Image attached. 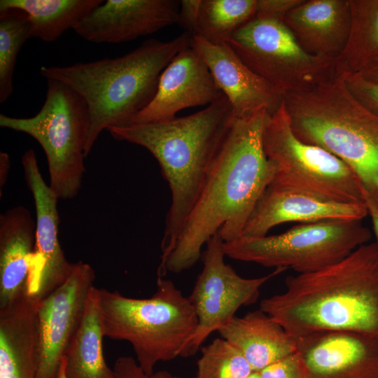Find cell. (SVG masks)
Instances as JSON below:
<instances>
[{
    "mask_svg": "<svg viewBox=\"0 0 378 378\" xmlns=\"http://www.w3.org/2000/svg\"><path fill=\"white\" fill-rule=\"evenodd\" d=\"M223 96L206 64L190 43L165 67L153 99L128 125L168 120L184 108L209 106Z\"/></svg>",
    "mask_w": 378,
    "mask_h": 378,
    "instance_id": "15",
    "label": "cell"
},
{
    "mask_svg": "<svg viewBox=\"0 0 378 378\" xmlns=\"http://www.w3.org/2000/svg\"><path fill=\"white\" fill-rule=\"evenodd\" d=\"M31 38V24L27 13L19 9L0 11V103L13 91V74L18 55Z\"/></svg>",
    "mask_w": 378,
    "mask_h": 378,
    "instance_id": "27",
    "label": "cell"
},
{
    "mask_svg": "<svg viewBox=\"0 0 378 378\" xmlns=\"http://www.w3.org/2000/svg\"><path fill=\"white\" fill-rule=\"evenodd\" d=\"M35 230V221L22 205L0 216V309L27 292L34 271Z\"/></svg>",
    "mask_w": 378,
    "mask_h": 378,
    "instance_id": "20",
    "label": "cell"
},
{
    "mask_svg": "<svg viewBox=\"0 0 378 378\" xmlns=\"http://www.w3.org/2000/svg\"><path fill=\"white\" fill-rule=\"evenodd\" d=\"M283 22L307 53L336 59L350 34L349 0H304L285 15Z\"/></svg>",
    "mask_w": 378,
    "mask_h": 378,
    "instance_id": "19",
    "label": "cell"
},
{
    "mask_svg": "<svg viewBox=\"0 0 378 378\" xmlns=\"http://www.w3.org/2000/svg\"><path fill=\"white\" fill-rule=\"evenodd\" d=\"M302 378H378V336L321 331L295 337Z\"/></svg>",
    "mask_w": 378,
    "mask_h": 378,
    "instance_id": "14",
    "label": "cell"
},
{
    "mask_svg": "<svg viewBox=\"0 0 378 378\" xmlns=\"http://www.w3.org/2000/svg\"><path fill=\"white\" fill-rule=\"evenodd\" d=\"M371 237L361 220H323L299 224L279 234L241 237L224 242V250L232 259L304 274L342 260Z\"/></svg>",
    "mask_w": 378,
    "mask_h": 378,
    "instance_id": "8",
    "label": "cell"
},
{
    "mask_svg": "<svg viewBox=\"0 0 378 378\" xmlns=\"http://www.w3.org/2000/svg\"><path fill=\"white\" fill-rule=\"evenodd\" d=\"M99 288L90 290L80 324L66 352V378H114L103 353Z\"/></svg>",
    "mask_w": 378,
    "mask_h": 378,
    "instance_id": "23",
    "label": "cell"
},
{
    "mask_svg": "<svg viewBox=\"0 0 378 378\" xmlns=\"http://www.w3.org/2000/svg\"><path fill=\"white\" fill-rule=\"evenodd\" d=\"M247 378H260L259 372L253 371Z\"/></svg>",
    "mask_w": 378,
    "mask_h": 378,
    "instance_id": "38",
    "label": "cell"
},
{
    "mask_svg": "<svg viewBox=\"0 0 378 378\" xmlns=\"http://www.w3.org/2000/svg\"><path fill=\"white\" fill-rule=\"evenodd\" d=\"M351 24L347 44L336 59V74H356L378 61V0H349Z\"/></svg>",
    "mask_w": 378,
    "mask_h": 378,
    "instance_id": "25",
    "label": "cell"
},
{
    "mask_svg": "<svg viewBox=\"0 0 378 378\" xmlns=\"http://www.w3.org/2000/svg\"><path fill=\"white\" fill-rule=\"evenodd\" d=\"M103 0H1L0 11L19 9L27 13L31 38L54 42L74 29Z\"/></svg>",
    "mask_w": 378,
    "mask_h": 378,
    "instance_id": "24",
    "label": "cell"
},
{
    "mask_svg": "<svg viewBox=\"0 0 378 378\" xmlns=\"http://www.w3.org/2000/svg\"><path fill=\"white\" fill-rule=\"evenodd\" d=\"M10 169V158L5 152L0 153V195H2V189L6 183Z\"/></svg>",
    "mask_w": 378,
    "mask_h": 378,
    "instance_id": "35",
    "label": "cell"
},
{
    "mask_svg": "<svg viewBox=\"0 0 378 378\" xmlns=\"http://www.w3.org/2000/svg\"><path fill=\"white\" fill-rule=\"evenodd\" d=\"M356 74L368 80L378 83V61Z\"/></svg>",
    "mask_w": 378,
    "mask_h": 378,
    "instance_id": "36",
    "label": "cell"
},
{
    "mask_svg": "<svg viewBox=\"0 0 378 378\" xmlns=\"http://www.w3.org/2000/svg\"><path fill=\"white\" fill-rule=\"evenodd\" d=\"M47 80L45 102L30 118L0 114V127L33 137L43 149L50 187L61 200L78 193L85 172V150L90 114L84 99L66 85Z\"/></svg>",
    "mask_w": 378,
    "mask_h": 378,
    "instance_id": "7",
    "label": "cell"
},
{
    "mask_svg": "<svg viewBox=\"0 0 378 378\" xmlns=\"http://www.w3.org/2000/svg\"><path fill=\"white\" fill-rule=\"evenodd\" d=\"M368 216L365 202L346 203L304 192L269 186L252 211L241 237H261L286 223L362 220Z\"/></svg>",
    "mask_w": 378,
    "mask_h": 378,
    "instance_id": "17",
    "label": "cell"
},
{
    "mask_svg": "<svg viewBox=\"0 0 378 378\" xmlns=\"http://www.w3.org/2000/svg\"><path fill=\"white\" fill-rule=\"evenodd\" d=\"M113 371L114 378H182L166 370L146 374L136 360L130 356L119 357L113 365Z\"/></svg>",
    "mask_w": 378,
    "mask_h": 378,
    "instance_id": "30",
    "label": "cell"
},
{
    "mask_svg": "<svg viewBox=\"0 0 378 378\" xmlns=\"http://www.w3.org/2000/svg\"><path fill=\"white\" fill-rule=\"evenodd\" d=\"M234 117L230 103L223 96L189 115L107 130L116 140L147 149L169 186L172 202L161 243L160 265L175 246Z\"/></svg>",
    "mask_w": 378,
    "mask_h": 378,
    "instance_id": "3",
    "label": "cell"
},
{
    "mask_svg": "<svg viewBox=\"0 0 378 378\" xmlns=\"http://www.w3.org/2000/svg\"><path fill=\"white\" fill-rule=\"evenodd\" d=\"M252 372L243 355L219 337L202 347L195 378H247Z\"/></svg>",
    "mask_w": 378,
    "mask_h": 378,
    "instance_id": "28",
    "label": "cell"
},
{
    "mask_svg": "<svg viewBox=\"0 0 378 378\" xmlns=\"http://www.w3.org/2000/svg\"><path fill=\"white\" fill-rule=\"evenodd\" d=\"M218 332L243 355L253 371L260 372L296 351L295 337L260 309L234 316Z\"/></svg>",
    "mask_w": 378,
    "mask_h": 378,
    "instance_id": "22",
    "label": "cell"
},
{
    "mask_svg": "<svg viewBox=\"0 0 378 378\" xmlns=\"http://www.w3.org/2000/svg\"><path fill=\"white\" fill-rule=\"evenodd\" d=\"M262 146L274 171L270 186L336 202H364L359 181L346 163L295 134L284 101L265 125Z\"/></svg>",
    "mask_w": 378,
    "mask_h": 378,
    "instance_id": "9",
    "label": "cell"
},
{
    "mask_svg": "<svg viewBox=\"0 0 378 378\" xmlns=\"http://www.w3.org/2000/svg\"><path fill=\"white\" fill-rule=\"evenodd\" d=\"M202 0H182L179 3L178 23L186 32H196Z\"/></svg>",
    "mask_w": 378,
    "mask_h": 378,
    "instance_id": "33",
    "label": "cell"
},
{
    "mask_svg": "<svg viewBox=\"0 0 378 378\" xmlns=\"http://www.w3.org/2000/svg\"><path fill=\"white\" fill-rule=\"evenodd\" d=\"M178 10L171 0H107L74 30L94 43L127 42L178 23Z\"/></svg>",
    "mask_w": 378,
    "mask_h": 378,
    "instance_id": "16",
    "label": "cell"
},
{
    "mask_svg": "<svg viewBox=\"0 0 378 378\" xmlns=\"http://www.w3.org/2000/svg\"><path fill=\"white\" fill-rule=\"evenodd\" d=\"M224 241L218 232L206 244L203 268L188 296L197 317V328L188 346V356L200 349L208 337L235 316L243 306L254 303L260 288L286 269L253 279L239 276L225 262Z\"/></svg>",
    "mask_w": 378,
    "mask_h": 378,
    "instance_id": "11",
    "label": "cell"
},
{
    "mask_svg": "<svg viewBox=\"0 0 378 378\" xmlns=\"http://www.w3.org/2000/svg\"><path fill=\"white\" fill-rule=\"evenodd\" d=\"M256 7L257 0H202L194 35L214 45L227 44L255 18Z\"/></svg>",
    "mask_w": 378,
    "mask_h": 378,
    "instance_id": "26",
    "label": "cell"
},
{
    "mask_svg": "<svg viewBox=\"0 0 378 378\" xmlns=\"http://www.w3.org/2000/svg\"><path fill=\"white\" fill-rule=\"evenodd\" d=\"M94 279L93 268L78 261L65 282L38 301L36 378H57L62 360L83 319Z\"/></svg>",
    "mask_w": 378,
    "mask_h": 378,
    "instance_id": "12",
    "label": "cell"
},
{
    "mask_svg": "<svg viewBox=\"0 0 378 378\" xmlns=\"http://www.w3.org/2000/svg\"><path fill=\"white\" fill-rule=\"evenodd\" d=\"M270 115L261 108L247 117L233 118L173 250L158 267V277L192 267L203 246L217 232L224 242L241 237L274 176L262 146Z\"/></svg>",
    "mask_w": 378,
    "mask_h": 378,
    "instance_id": "1",
    "label": "cell"
},
{
    "mask_svg": "<svg viewBox=\"0 0 378 378\" xmlns=\"http://www.w3.org/2000/svg\"><path fill=\"white\" fill-rule=\"evenodd\" d=\"M57 378H66V374H65V359H64V358L62 360V363H61V365H60V367H59V370Z\"/></svg>",
    "mask_w": 378,
    "mask_h": 378,
    "instance_id": "37",
    "label": "cell"
},
{
    "mask_svg": "<svg viewBox=\"0 0 378 378\" xmlns=\"http://www.w3.org/2000/svg\"><path fill=\"white\" fill-rule=\"evenodd\" d=\"M190 43L230 103L234 117H247L261 108L272 115L281 106L284 94L248 67L229 43L214 45L197 35L191 36Z\"/></svg>",
    "mask_w": 378,
    "mask_h": 378,
    "instance_id": "18",
    "label": "cell"
},
{
    "mask_svg": "<svg viewBox=\"0 0 378 378\" xmlns=\"http://www.w3.org/2000/svg\"><path fill=\"white\" fill-rule=\"evenodd\" d=\"M341 76L355 97L378 115V83L368 80L358 74Z\"/></svg>",
    "mask_w": 378,
    "mask_h": 378,
    "instance_id": "29",
    "label": "cell"
},
{
    "mask_svg": "<svg viewBox=\"0 0 378 378\" xmlns=\"http://www.w3.org/2000/svg\"><path fill=\"white\" fill-rule=\"evenodd\" d=\"M304 0H257L255 18L283 21L285 15Z\"/></svg>",
    "mask_w": 378,
    "mask_h": 378,
    "instance_id": "32",
    "label": "cell"
},
{
    "mask_svg": "<svg viewBox=\"0 0 378 378\" xmlns=\"http://www.w3.org/2000/svg\"><path fill=\"white\" fill-rule=\"evenodd\" d=\"M99 291L104 337L129 342L146 374L153 373L159 362L188 356L197 317L188 296L172 281L158 278L156 291L145 299Z\"/></svg>",
    "mask_w": 378,
    "mask_h": 378,
    "instance_id": "6",
    "label": "cell"
},
{
    "mask_svg": "<svg viewBox=\"0 0 378 378\" xmlns=\"http://www.w3.org/2000/svg\"><path fill=\"white\" fill-rule=\"evenodd\" d=\"M260 378H302L296 351L259 372Z\"/></svg>",
    "mask_w": 378,
    "mask_h": 378,
    "instance_id": "31",
    "label": "cell"
},
{
    "mask_svg": "<svg viewBox=\"0 0 378 378\" xmlns=\"http://www.w3.org/2000/svg\"><path fill=\"white\" fill-rule=\"evenodd\" d=\"M260 309L293 337L321 331L378 336V244H365L319 270L288 276Z\"/></svg>",
    "mask_w": 378,
    "mask_h": 378,
    "instance_id": "2",
    "label": "cell"
},
{
    "mask_svg": "<svg viewBox=\"0 0 378 378\" xmlns=\"http://www.w3.org/2000/svg\"><path fill=\"white\" fill-rule=\"evenodd\" d=\"M191 36L185 31L169 41L148 39L118 57L41 67L43 77L66 85L88 106L90 121L85 158L103 130L128 125L150 104L162 72L190 44Z\"/></svg>",
    "mask_w": 378,
    "mask_h": 378,
    "instance_id": "4",
    "label": "cell"
},
{
    "mask_svg": "<svg viewBox=\"0 0 378 378\" xmlns=\"http://www.w3.org/2000/svg\"><path fill=\"white\" fill-rule=\"evenodd\" d=\"M364 202L366 205L368 216L370 217L372 228L378 244V206L367 194H363Z\"/></svg>",
    "mask_w": 378,
    "mask_h": 378,
    "instance_id": "34",
    "label": "cell"
},
{
    "mask_svg": "<svg viewBox=\"0 0 378 378\" xmlns=\"http://www.w3.org/2000/svg\"><path fill=\"white\" fill-rule=\"evenodd\" d=\"M284 103L295 134L346 163L378 206V115L355 97L344 78L287 93Z\"/></svg>",
    "mask_w": 378,
    "mask_h": 378,
    "instance_id": "5",
    "label": "cell"
},
{
    "mask_svg": "<svg viewBox=\"0 0 378 378\" xmlns=\"http://www.w3.org/2000/svg\"><path fill=\"white\" fill-rule=\"evenodd\" d=\"M38 302L26 292L0 309V378H36Z\"/></svg>",
    "mask_w": 378,
    "mask_h": 378,
    "instance_id": "21",
    "label": "cell"
},
{
    "mask_svg": "<svg viewBox=\"0 0 378 378\" xmlns=\"http://www.w3.org/2000/svg\"><path fill=\"white\" fill-rule=\"evenodd\" d=\"M229 44L248 67L284 95L337 75L335 59L307 53L281 20L254 18L234 34Z\"/></svg>",
    "mask_w": 378,
    "mask_h": 378,
    "instance_id": "10",
    "label": "cell"
},
{
    "mask_svg": "<svg viewBox=\"0 0 378 378\" xmlns=\"http://www.w3.org/2000/svg\"><path fill=\"white\" fill-rule=\"evenodd\" d=\"M24 179L36 209L34 272L29 292L40 301L60 286L71 274L76 262H69L59 241V197L44 181L33 149L22 157Z\"/></svg>",
    "mask_w": 378,
    "mask_h": 378,
    "instance_id": "13",
    "label": "cell"
}]
</instances>
